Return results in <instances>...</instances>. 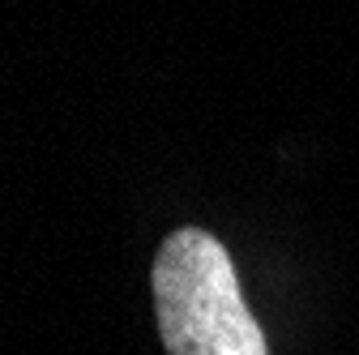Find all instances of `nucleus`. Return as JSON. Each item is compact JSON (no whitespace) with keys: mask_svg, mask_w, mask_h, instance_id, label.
<instances>
[{"mask_svg":"<svg viewBox=\"0 0 359 355\" xmlns=\"http://www.w3.org/2000/svg\"><path fill=\"white\" fill-rule=\"evenodd\" d=\"M150 283L167 355H269L218 236L201 227L171 232L154 253Z\"/></svg>","mask_w":359,"mask_h":355,"instance_id":"obj_1","label":"nucleus"}]
</instances>
